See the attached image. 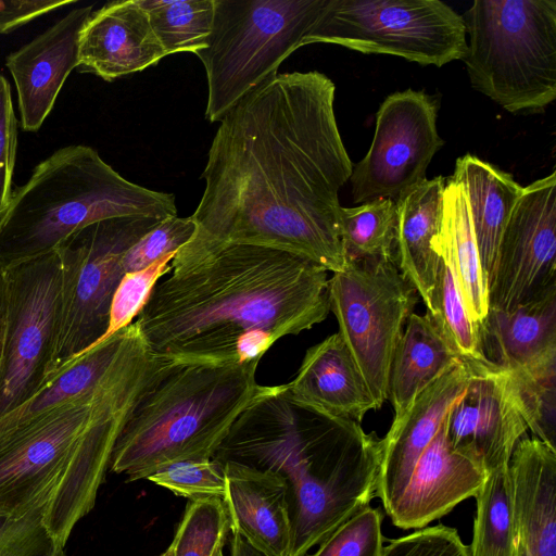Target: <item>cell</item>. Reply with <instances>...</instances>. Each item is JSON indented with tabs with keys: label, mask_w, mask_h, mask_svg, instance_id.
Wrapping results in <instances>:
<instances>
[{
	"label": "cell",
	"mask_w": 556,
	"mask_h": 556,
	"mask_svg": "<svg viewBox=\"0 0 556 556\" xmlns=\"http://www.w3.org/2000/svg\"><path fill=\"white\" fill-rule=\"evenodd\" d=\"M472 88L510 113L556 99V1L476 0L464 16Z\"/></svg>",
	"instance_id": "7"
},
{
	"label": "cell",
	"mask_w": 556,
	"mask_h": 556,
	"mask_svg": "<svg viewBox=\"0 0 556 556\" xmlns=\"http://www.w3.org/2000/svg\"><path fill=\"white\" fill-rule=\"evenodd\" d=\"M223 500L232 533L265 556H290L291 525L286 484L280 477L239 463H223Z\"/></svg>",
	"instance_id": "22"
},
{
	"label": "cell",
	"mask_w": 556,
	"mask_h": 556,
	"mask_svg": "<svg viewBox=\"0 0 556 556\" xmlns=\"http://www.w3.org/2000/svg\"><path fill=\"white\" fill-rule=\"evenodd\" d=\"M8 328V283L5 269L0 267V372L3 364Z\"/></svg>",
	"instance_id": "42"
},
{
	"label": "cell",
	"mask_w": 556,
	"mask_h": 556,
	"mask_svg": "<svg viewBox=\"0 0 556 556\" xmlns=\"http://www.w3.org/2000/svg\"><path fill=\"white\" fill-rule=\"evenodd\" d=\"M93 4L75 8L29 42L5 58L17 92L20 124L37 131L74 68L78 67L79 36Z\"/></svg>",
	"instance_id": "16"
},
{
	"label": "cell",
	"mask_w": 556,
	"mask_h": 556,
	"mask_svg": "<svg viewBox=\"0 0 556 556\" xmlns=\"http://www.w3.org/2000/svg\"><path fill=\"white\" fill-rule=\"evenodd\" d=\"M460 358L428 315L412 313L395 349L389 376L388 399L400 421L429 384Z\"/></svg>",
	"instance_id": "27"
},
{
	"label": "cell",
	"mask_w": 556,
	"mask_h": 556,
	"mask_svg": "<svg viewBox=\"0 0 556 556\" xmlns=\"http://www.w3.org/2000/svg\"><path fill=\"white\" fill-rule=\"evenodd\" d=\"M441 67L467 53L462 15L440 0H327L302 41Z\"/></svg>",
	"instance_id": "10"
},
{
	"label": "cell",
	"mask_w": 556,
	"mask_h": 556,
	"mask_svg": "<svg viewBox=\"0 0 556 556\" xmlns=\"http://www.w3.org/2000/svg\"><path fill=\"white\" fill-rule=\"evenodd\" d=\"M396 204L378 198L354 207H340L339 236L346 262L395 260Z\"/></svg>",
	"instance_id": "29"
},
{
	"label": "cell",
	"mask_w": 556,
	"mask_h": 556,
	"mask_svg": "<svg viewBox=\"0 0 556 556\" xmlns=\"http://www.w3.org/2000/svg\"><path fill=\"white\" fill-rule=\"evenodd\" d=\"M8 328L0 372V416L49 380L60 302L56 250L5 269Z\"/></svg>",
	"instance_id": "12"
},
{
	"label": "cell",
	"mask_w": 556,
	"mask_h": 556,
	"mask_svg": "<svg viewBox=\"0 0 556 556\" xmlns=\"http://www.w3.org/2000/svg\"><path fill=\"white\" fill-rule=\"evenodd\" d=\"M479 334L484 357L504 369L556 356V287L507 311L489 308Z\"/></svg>",
	"instance_id": "23"
},
{
	"label": "cell",
	"mask_w": 556,
	"mask_h": 556,
	"mask_svg": "<svg viewBox=\"0 0 556 556\" xmlns=\"http://www.w3.org/2000/svg\"><path fill=\"white\" fill-rule=\"evenodd\" d=\"M165 56L139 0H117L92 11L85 22L77 68L113 81L155 65Z\"/></svg>",
	"instance_id": "18"
},
{
	"label": "cell",
	"mask_w": 556,
	"mask_h": 556,
	"mask_svg": "<svg viewBox=\"0 0 556 556\" xmlns=\"http://www.w3.org/2000/svg\"><path fill=\"white\" fill-rule=\"evenodd\" d=\"M382 556H471L454 528L437 525L392 540Z\"/></svg>",
	"instance_id": "39"
},
{
	"label": "cell",
	"mask_w": 556,
	"mask_h": 556,
	"mask_svg": "<svg viewBox=\"0 0 556 556\" xmlns=\"http://www.w3.org/2000/svg\"><path fill=\"white\" fill-rule=\"evenodd\" d=\"M475 497L471 556H513L515 514L508 465L489 472Z\"/></svg>",
	"instance_id": "28"
},
{
	"label": "cell",
	"mask_w": 556,
	"mask_h": 556,
	"mask_svg": "<svg viewBox=\"0 0 556 556\" xmlns=\"http://www.w3.org/2000/svg\"><path fill=\"white\" fill-rule=\"evenodd\" d=\"M298 404L325 417L362 422L377 409L369 389L339 332L309 348L293 380L286 383Z\"/></svg>",
	"instance_id": "21"
},
{
	"label": "cell",
	"mask_w": 556,
	"mask_h": 556,
	"mask_svg": "<svg viewBox=\"0 0 556 556\" xmlns=\"http://www.w3.org/2000/svg\"><path fill=\"white\" fill-rule=\"evenodd\" d=\"M166 55L206 47L214 17V0H139Z\"/></svg>",
	"instance_id": "30"
},
{
	"label": "cell",
	"mask_w": 556,
	"mask_h": 556,
	"mask_svg": "<svg viewBox=\"0 0 556 556\" xmlns=\"http://www.w3.org/2000/svg\"><path fill=\"white\" fill-rule=\"evenodd\" d=\"M230 521L222 498L189 501L175 532L174 556H213L225 545Z\"/></svg>",
	"instance_id": "33"
},
{
	"label": "cell",
	"mask_w": 556,
	"mask_h": 556,
	"mask_svg": "<svg viewBox=\"0 0 556 556\" xmlns=\"http://www.w3.org/2000/svg\"><path fill=\"white\" fill-rule=\"evenodd\" d=\"M258 363L165 362L126 418L109 468L137 481L175 463L212 458L262 390Z\"/></svg>",
	"instance_id": "5"
},
{
	"label": "cell",
	"mask_w": 556,
	"mask_h": 556,
	"mask_svg": "<svg viewBox=\"0 0 556 556\" xmlns=\"http://www.w3.org/2000/svg\"><path fill=\"white\" fill-rule=\"evenodd\" d=\"M446 178L424 179L396 201L395 254L402 275L426 308L434 286L439 254L433 250Z\"/></svg>",
	"instance_id": "24"
},
{
	"label": "cell",
	"mask_w": 556,
	"mask_h": 556,
	"mask_svg": "<svg viewBox=\"0 0 556 556\" xmlns=\"http://www.w3.org/2000/svg\"><path fill=\"white\" fill-rule=\"evenodd\" d=\"M514 494L513 556H556V448L522 438L508 463Z\"/></svg>",
	"instance_id": "20"
},
{
	"label": "cell",
	"mask_w": 556,
	"mask_h": 556,
	"mask_svg": "<svg viewBox=\"0 0 556 556\" xmlns=\"http://www.w3.org/2000/svg\"><path fill=\"white\" fill-rule=\"evenodd\" d=\"M508 371L528 429L556 448V356Z\"/></svg>",
	"instance_id": "32"
},
{
	"label": "cell",
	"mask_w": 556,
	"mask_h": 556,
	"mask_svg": "<svg viewBox=\"0 0 556 556\" xmlns=\"http://www.w3.org/2000/svg\"><path fill=\"white\" fill-rule=\"evenodd\" d=\"M332 80L276 74L220 121L186 245L237 243L304 257L332 274L348 264L339 191L353 164L334 115Z\"/></svg>",
	"instance_id": "1"
},
{
	"label": "cell",
	"mask_w": 556,
	"mask_h": 556,
	"mask_svg": "<svg viewBox=\"0 0 556 556\" xmlns=\"http://www.w3.org/2000/svg\"><path fill=\"white\" fill-rule=\"evenodd\" d=\"M451 179L465 193L489 290L504 227L523 187L510 174L471 154L456 160Z\"/></svg>",
	"instance_id": "25"
},
{
	"label": "cell",
	"mask_w": 556,
	"mask_h": 556,
	"mask_svg": "<svg viewBox=\"0 0 556 556\" xmlns=\"http://www.w3.org/2000/svg\"><path fill=\"white\" fill-rule=\"evenodd\" d=\"M433 250L454 270L456 283L471 321L479 329L489 311V290L462 187L446 179Z\"/></svg>",
	"instance_id": "26"
},
{
	"label": "cell",
	"mask_w": 556,
	"mask_h": 556,
	"mask_svg": "<svg viewBox=\"0 0 556 556\" xmlns=\"http://www.w3.org/2000/svg\"><path fill=\"white\" fill-rule=\"evenodd\" d=\"M175 254L176 252L169 253L142 270L124 275L112 299L108 330L98 343L131 324L153 287L163 275L170 271V262Z\"/></svg>",
	"instance_id": "37"
},
{
	"label": "cell",
	"mask_w": 556,
	"mask_h": 556,
	"mask_svg": "<svg viewBox=\"0 0 556 556\" xmlns=\"http://www.w3.org/2000/svg\"><path fill=\"white\" fill-rule=\"evenodd\" d=\"M556 287V173L523 187L504 227L489 308L507 311Z\"/></svg>",
	"instance_id": "14"
},
{
	"label": "cell",
	"mask_w": 556,
	"mask_h": 556,
	"mask_svg": "<svg viewBox=\"0 0 556 556\" xmlns=\"http://www.w3.org/2000/svg\"><path fill=\"white\" fill-rule=\"evenodd\" d=\"M328 293L339 333L380 408L388 400L392 358L417 292L395 260L362 258L332 275Z\"/></svg>",
	"instance_id": "11"
},
{
	"label": "cell",
	"mask_w": 556,
	"mask_h": 556,
	"mask_svg": "<svg viewBox=\"0 0 556 556\" xmlns=\"http://www.w3.org/2000/svg\"><path fill=\"white\" fill-rule=\"evenodd\" d=\"M268 470L287 489L290 556H306L376 496L381 439L359 424L294 402L286 384L263 386L213 457Z\"/></svg>",
	"instance_id": "4"
},
{
	"label": "cell",
	"mask_w": 556,
	"mask_h": 556,
	"mask_svg": "<svg viewBox=\"0 0 556 556\" xmlns=\"http://www.w3.org/2000/svg\"><path fill=\"white\" fill-rule=\"evenodd\" d=\"M427 311L429 318L460 359L489 362L482 352L479 329L464 305L454 270L441 255Z\"/></svg>",
	"instance_id": "31"
},
{
	"label": "cell",
	"mask_w": 556,
	"mask_h": 556,
	"mask_svg": "<svg viewBox=\"0 0 556 556\" xmlns=\"http://www.w3.org/2000/svg\"><path fill=\"white\" fill-rule=\"evenodd\" d=\"M471 375L446 413L451 450L485 475L507 466L528 429L510 372L490 362H469Z\"/></svg>",
	"instance_id": "15"
},
{
	"label": "cell",
	"mask_w": 556,
	"mask_h": 556,
	"mask_svg": "<svg viewBox=\"0 0 556 556\" xmlns=\"http://www.w3.org/2000/svg\"><path fill=\"white\" fill-rule=\"evenodd\" d=\"M157 556H174L173 545L169 544V546Z\"/></svg>",
	"instance_id": "43"
},
{
	"label": "cell",
	"mask_w": 556,
	"mask_h": 556,
	"mask_svg": "<svg viewBox=\"0 0 556 556\" xmlns=\"http://www.w3.org/2000/svg\"><path fill=\"white\" fill-rule=\"evenodd\" d=\"M148 480L189 501L226 496L224 465L214 458L185 460L168 465Z\"/></svg>",
	"instance_id": "34"
},
{
	"label": "cell",
	"mask_w": 556,
	"mask_h": 556,
	"mask_svg": "<svg viewBox=\"0 0 556 556\" xmlns=\"http://www.w3.org/2000/svg\"><path fill=\"white\" fill-rule=\"evenodd\" d=\"M176 215L174 194L127 180L89 146H66L39 162L12 191L0 219V267L47 254L100 220Z\"/></svg>",
	"instance_id": "6"
},
{
	"label": "cell",
	"mask_w": 556,
	"mask_h": 556,
	"mask_svg": "<svg viewBox=\"0 0 556 556\" xmlns=\"http://www.w3.org/2000/svg\"><path fill=\"white\" fill-rule=\"evenodd\" d=\"M165 362L131 323L122 354L92 388L24 418H0V514L41 509L65 546L94 507L126 418Z\"/></svg>",
	"instance_id": "3"
},
{
	"label": "cell",
	"mask_w": 556,
	"mask_h": 556,
	"mask_svg": "<svg viewBox=\"0 0 556 556\" xmlns=\"http://www.w3.org/2000/svg\"><path fill=\"white\" fill-rule=\"evenodd\" d=\"M470 375V363L457 361L418 394L406 415L392 422L381 439L376 496L380 497L387 515L403 495L419 456L465 389Z\"/></svg>",
	"instance_id": "17"
},
{
	"label": "cell",
	"mask_w": 556,
	"mask_h": 556,
	"mask_svg": "<svg viewBox=\"0 0 556 556\" xmlns=\"http://www.w3.org/2000/svg\"><path fill=\"white\" fill-rule=\"evenodd\" d=\"M382 516L369 505L333 530L306 556H382Z\"/></svg>",
	"instance_id": "35"
},
{
	"label": "cell",
	"mask_w": 556,
	"mask_h": 556,
	"mask_svg": "<svg viewBox=\"0 0 556 556\" xmlns=\"http://www.w3.org/2000/svg\"><path fill=\"white\" fill-rule=\"evenodd\" d=\"M73 3L76 0H0V35Z\"/></svg>",
	"instance_id": "41"
},
{
	"label": "cell",
	"mask_w": 556,
	"mask_h": 556,
	"mask_svg": "<svg viewBox=\"0 0 556 556\" xmlns=\"http://www.w3.org/2000/svg\"><path fill=\"white\" fill-rule=\"evenodd\" d=\"M195 230L190 216L176 215L161 220L125 253L122 261L125 274L142 270L159 258L177 252L191 240Z\"/></svg>",
	"instance_id": "38"
},
{
	"label": "cell",
	"mask_w": 556,
	"mask_h": 556,
	"mask_svg": "<svg viewBox=\"0 0 556 556\" xmlns=\"http://www.w3.org/2000/svg\"><path fill=\"white\" fill-rule=\"evenodd\" d=\"M170 267L134 321L149 352L166 362H260L330 312L327 270L286 251L185 244Z\"/></svg>",
	"instance_id": "2"
},
{
	"label": "cell",
	"mask_w": 556,
	"mask_h": 556,
	"mask_svg": "<svg viewBox=\"0 0 556 556\" xmlns=\"http://www.w3.org/2000/svg\"><path fill=\"white\" fill-rule=\"evenodd\" d=\"M485 472L453 452L446 439V415L433 439L419 456L408 484L388 515L401 529H422L475 496Z\"/></svg>",
	"instance_id": "19"
},
{
	"label": "cell",
	"mask_w": 556,
	"mask_h": 556,
	"mask_svg": "<svg viewBox=\"0 0 556 556\" xmlns=\"http://www.w3.org/2000/svg\"><path fill=\"white\" fill-rule=\"evenodd\" d=\"M213 556H225V555H224V545L218 546V547L215 549V552H214Z\"/></svg>",
	"instance_id": "44"
},
{
	"label": "cell",
	"mask_w": 556,
	"mask_h": 556,
	"mask_svg": "<svg viewBox=\"0 0 556 556\" xmlns=\"http://www.w3.org/2000/svg\"><path fill=\"white\" fill-rule=\"evenodd\" d=\"M327 0H214L206 47L195 53L207 79L205 116L219 122L277 74Z\"/></svg>",
	"instance_id": "8"
},
{
	"label": "cell",
	"mask_w": 556,
	"mask_h": 556,
	"mask_svg": "<svg viewBox=\"0 0 556 556\" xmlns=\"http://www.w3.org/2000/svg\"><path fill=\"white\" fill-rule=\"evenodd\" d=\"M443 144L437 129V104L430 96L413 89L388 96L376 114L369 150L350 177L354 203L378 198L396 201L426 179Z\"/></svg>",
	"instance_id": "13"
},
{
	"label": "cell",
	"mask_w": 556,
	"mask_h": 556,
	"mask_svg": "<svg viewBox=\"0 0 556 556\" xmlns=\"http://www.w3.org/2000/svg\"><path fill=\"white\" fill-rule=\"evenodd\" d=\"M161 220L147 216L100 220L75 231L55 249L60 302L49 380L105 334L112 299L125 275L123 257Z\"/></svg>",
	"instance_id": "9"
},
{
	"label": "cell",
	"mask_w": 556,
	"mask_h": 556,
	"mask_svg": "<svg viewBox=\"0 0 556 556\" xmlns=\"http://www.w3.org/2000/svg\"><path fill=\"white\" fill-rule=\"evenodd\" d=\"M17 136V119L11 87L5 77L0 75V219L9 207L13 191Z\"/></svg>",
	"instance_id": "40"
},
{
	"label": "cell",
	"mask_w": 556,
	"mask_h": 556,
	"mask_svg": "<svg viewBox=\"0 0 556 556\" xmlns=\"http://www.w3.org/2000/svg\"><path fill=\"white\" fill-rule=\"evenodd\" d=\"M0 556H66L64 546L43 523L41 509L0 514Z\"/></svg>",
	"instance_id": "36"
}]
</instances>
